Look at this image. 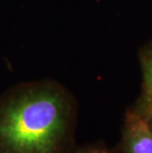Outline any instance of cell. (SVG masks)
<instances>
[{
    "mask_svg": "<svg viewBox=\"0 0 152 153\" xmlns=\"http://www.w3.org/2000/svg\"><path fill=\"white\" fill-rule=\"evenodd\" d=\"M76 101L54 80L21 82L0 95V153H71Z\"/></svg>",
    "mask_w": 152,
    "mask_h": 153,
    "instance_id": "1",
    "label": "cell"
},
{
    "mask_svg": "<svg viewBox=\"0 0 152 153\" xmlns=\"http://www.w3.org/2000/svg\"><path fill=\"white\" fill-rule=\"evenodd\" d=\"M117 153H152V131L133 106L125 112Z\"/></svg>",
    "mask_w": 152,
    "mask_h": 153,
    "instance_id": "2",
    "label": "cell"
},
{
    "mask_svg": "<svg viewBox=\"0 0 152 153\" xmlns=\"http://www.w3.org/2000/svg\"><path fill=\"white\" fill-rule=\"evenodd\" d=\"M139 58L142 71V87L141 94L136 101L152 103V41L141 48Z\"/></svg>",
    "mask_w": 152,
    "mask_h": 153,
    "instance_id": "3",
    "label": "cell"
},
{
    "mask_svg": "<svg viewBox=\"0 0 152 153\" xmlns=\"http://www.w3.org/2000/svg\"><path fill=\"white\" fill-rule=\"evenodd\" d=\"M71 153H117L116 148H109L102 142H94L82 146H77Z\"/></svg>",
    "mask_w": 152,
    "mask_h": 153,
    "instance_id": "4",
    "label": "cell"
},
{
    "mask_svg": "<svg viewBox=\"0 0 152 153\" xmlns=\"http://www.w3.org/2000/svg\"><path fill=\"white\" fill-rule=\"evenodd\" d=\"M133 107L144 117L152 131V103H141L136 101Z\"/></svg>",
    "mask_w": 152,
    "mask_h": 153,
    "instance_id": "5",
    "label": "cell"
}]
</instances>
